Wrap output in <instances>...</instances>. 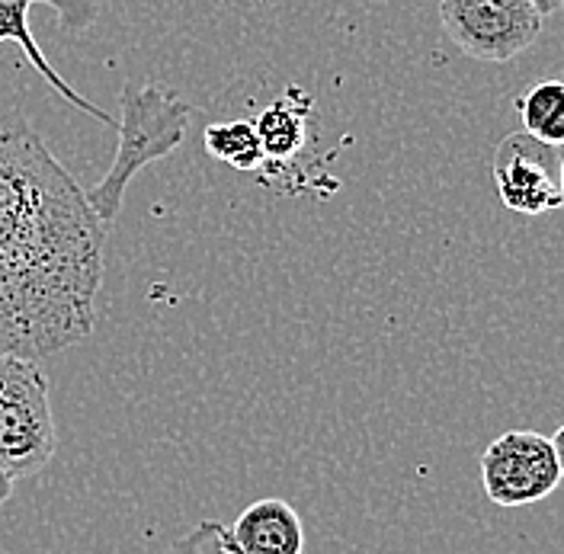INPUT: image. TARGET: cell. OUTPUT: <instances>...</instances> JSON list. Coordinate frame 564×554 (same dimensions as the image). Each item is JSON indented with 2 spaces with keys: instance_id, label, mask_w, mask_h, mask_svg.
Segmentation results:
<instances>
[{
  "instance_id": "1",
  "label": "cell",
  "mask_w": 564,
  "mask_h": 554,
  "mask_svg": "<svg viewBox=\"0 0 564 554\" xmlns=\"http://www.w3.org/2000/svg\"><path fill=\"white\" fill-rule=\"evenodd\" d=\"M106 228L23 112H0V305L26 359L94 334Z\"/></svg>"
},
{
  "instance_id": "2",
  "label": "cell",
  "mask_w": 564,
  "mask_h": 554,
  "mask_svg": "<svg viewBox=\"0 0 564 554\" xmlns=\"http://www.w3.org/2000/svg\"><path fill=\"white\" fill-rule=\"evenodd\" d=\"M189 122H193V106L180 100L174 90H167L161 84H126L122 87L119 119H116V129H119L116 157H112L104 180L87 193V203L104 228L116 225L129 183L144 167L180 151V144L186 141V132H189Z\"/></svg>"
},
{
  "instance_id": "3",
  "label": "cell",
  "mask_w": 564,
  "mask_h": 554,
  "mask_svg": "<svg viewBox=\"0 0 564 554\" xmlns=\"http://www.w3.org/2000/svg\"><path fill=\"white\" fill-rule=\"evenodd\" d=\"M58 449L48 379L39 359L0 352V471L39 475Z\"/></svg>"
},
{
  "instance_id": "4",
  "label": "cell",
  "mask_w": 564,
  "mask_h": 554,
  "mask_svg": "<svg viewBox=\"0 0 564 554\" xmlns=\"http://www.w3.org/2000/svg\"><path fill=\"white\" fill-rule=\"evenodd\" d=\"M440 23L462 55L503 65L535 45L545 20L532 0H440Z\"/></svg>"
},
{
  "instance_id": "5",
  "label": "cell",
  "mask_w": 564,
  "mask_h": 554,
  "mask_svg": "<svg viewBox=\"0 0 564 554\" xmlns=\"http://www.w3.org/2000/svg\"><path fill=\"white\" fill-rule=\"evenodd\" d=\"M562 485L552 439L535 430H507L481 452V487L488 500L513 510L552 497Z\"/></svg>"
},
{
  "instance_id": "6",
  "label": "cell",
  "mask_w": 564,
  "mask_h": 554,
  "mask_svg": "<svg viewBox=\"0 0 564 554\" xmlns=\"http://www.w3.org/2000/svg\"><path fill=\"white\" fill-rule=\"evenodd\" d=\"M562 151L535 141L527 132H513L494 148L491 180L500 203L520 215H549L564 206L558 189Z\"/></svg>"
},
{
  "instance_id": "7",
  "label": "cell",
  "mask_w": 564,
  "mask_h": 554,
  "mask_svg": "<svg viewBox=\"0 0 564 554\" xmlns=\"http://www.w3.org/2000/svg\"><path fill=\"white\" fill-rule=\"evenodd\" d=\"M33 3L52 7L65 33H87V30L97 23V17H100V0H0V42L20 45L23 55H26V62H30V65L58 90V97H65V100L77 106L80 112H87L90 119H97V122H104V126H116V119H112L106 109H100L97 104H90L87 97H80L68 80L52 68V62L42 55V48L35 45L33 30H30V7H33Z\"/></svg>"
},
{
  "instance_id": "8",
  "label": "cell",
  "mask_w": 564,
  "mask_h": 554,
  "mask_svg": "<svg viewBox=\"0 0 564 554\" xmlns=\"http://www.w3.org/2000/svg\"><path fill=\"white\" fill-rule=\"evenodd\" d=\"M238 554H305V525L299 510L280 500L263 497L228 525Z\"/></svg>"
},
{
  "instance_id": "9",
  "label": "cell",
  "mask_w": 564,
  "mask_h": 554,
  "mask_svg": "<svg viewBox=\"0 0 564 554\" xmlns=\"http://www.w3.org/2000/svg\"><path fill=\"white\" fill-rule=\"evenodd\" d=\"M308 116H312V100L292 87L253 119L257 139L263 144V157L270 167L289 164L292 157H299V151L305 148V135H308Z\"/></svg>"
},
{
  "instance_id": "10",
  "label": "cell",
  "mask_w": 564,
  "mask_h": 554,
  "mask_svg": "<svg viewBox=\"0 0 564 554\" xmlns=\"http://www.w3.org/2000/svg\"><path fill=\"white\" fill-rule=\"evenodd\" d=\"M523 132L549 148H564V80H539L517 97Z\"/></svg>"
},
{
  "instance_id": "11",
  "label": "cell",
  "mask_w": 564,
  "mask_h": 554,
  "mask_svg": "<svg viewBox=\"0 0 564 554\" xmlns=\"http://www.w3.org/2000/svg\"><path fill=\"white\" fill-rule=\"evenodd\" d=\"M206 151L218 164L241 171V174H253L267 164L263 157V144L257 139L253 119H221V122H209L206 132Z\"/></svg>"
},
{
  "instance_id": "12",
  "label": "cell",
  "mask_w": 564,
  "mask_h": 554,
  "mask_svg": "<svg viewBox=\"0 0 564 554\" xmlns=\"http://www.w3.org/2000/svg\"><path fill=\"white\" fill-rule=\"evenodd\" d=\"M0 352H13V356H23L20 337H17V330H13L10 317H7V312H3V305H0Z\"/></svg>"
},
{
  "instance_id": "13",
  "label": "cell",
  "mask_w": 564,
  "mask_h": 554,
  "mask_svg": "<svg viewBox=\"0 0 564 554\" xmlns=\"http://www.w3.org/2000/svg\"><path fill=\"white\" fill-rule=\"evenodd\" d=\"M532 7L539 10V17L545 20V17H555L558 10L564 7V0H532Z\"/></svg>"
},
{
  "instance_id": "14",
  "label": "cell",
  "mask_w": 564,
  "mask_h": 554,
  "mask_svg": "<svg viewBox=\"0 0 564 554\" xmlns=\"http://www.w3.org/2000/svg\"><path fill=\"white\" fill-rule=\"evenodd\" d=\"M552 439V449H555V458H558V471H562V481H564V423L555 430V436H549Z\"/></svg>"
},
{
  "instance_id": "15",
  "label": "cell",
  "mask_w": 564,
  "mask_h": 554,
  "mask_svg": "<svg viewBox=\"0 0 564 554\" xmlns=\"http://www.w3.org/2000/svg\"><path fill=\"white\" fill-rule=\"evenodd\" d=\"M13 485H17V481H13L7 471H0V507L13 497Z\"/></svg>"
},
{
  "instance_id": "16",
  "label": "cell",
  "mask_w": 564,
  "mask_h": 554,
  "mask_svg": "<svg viewBox=\"0 0 564 554\" xmlns=\"http://www.w3.org/2000/svg\"><path fill=\"white\" fill-rule=\"evenodd\" d=\"M558 189H562V199H564V151H562V161H558Z\"/></svg>"
}]
</instances>
